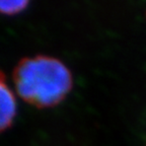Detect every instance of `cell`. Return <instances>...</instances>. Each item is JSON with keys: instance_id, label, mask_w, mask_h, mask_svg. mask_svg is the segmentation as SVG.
<instances>
[{"instance_id": "6da1fadb", "label": "cell", "mask_w": 146, "mask_h": 146, "mask_svg": "<svg viewBox=\"0 0 146 146\" xmlns=\"http://www.w3.org/2000/svg\"><path fill=\"white\" fill-rule=\"evenodd\" d=\"M16 91L27 104L45 109L59 105L72 88V74L67 66L52 56L23 58L13 70Z\"/></svg>"}, {"instance_id": "7a4b0ae2", "label": "cell", "mask_w": 146, "mask_h": 146, "mask_svg": "<svg viewBox=\"0 0 146 146\" xmlns=\"http://www.w3.org/2000/svg\"><path fill=\"white\" fill-rule=\"evenodd\" d=\"M0 104H1V118H0V128L1 131L11 127L16 116V100L13 92L5 83L4 74L1 73L0 80Z\"/></svg>"}, {"instance_id": "3957f363", "label": "cell", "mask_w": 146, "mask_h": 146, "mask_svg": "<svg viewBox=\"0 0 146 146\" xmlns=\"http://www.w3.org/2000/svg\"><path fill=\"white\" fill-rule=\"evenodd\" d=\"M29 5L27 0H17V1H1L0 10L5 15H15L23 11Z\"/></svg>"}]
</instances>
